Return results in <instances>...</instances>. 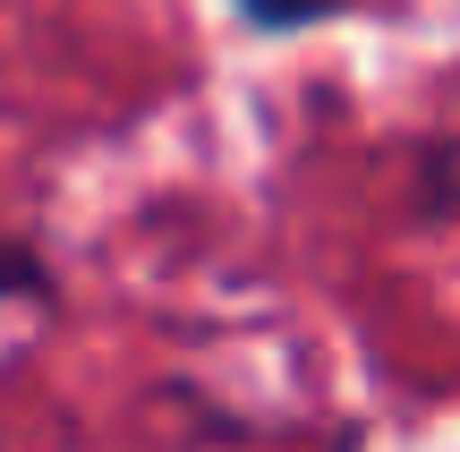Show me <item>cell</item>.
I'll use <instances>...</instances> for the list:
<instances>
[{"label": "cell", "instance_id": "cell-1", "mask_svg": "<svg viewBox=\"0 0 460 452\" xmlns=\"http://www.w3.org/2000/svg\"><path fill=\"white\" fill-rule=\"evenodd\" d=\"M410 222L418 231L460 222V137H427L410 154Z\"/></svg>", "mask_w": 460, "mask_h": 452}, {"label": "cell", "instance_id": "cell-2", "mask_svg": "<svg viewBox=\"0 0 460 452\" xmlns=\"http://www.w3.org/2000/svg\"><path fill=\"white\" fill-rule=\"evenodd\" d=\"M222 9L239 17V34H256V43H298V34L341 26L358 0H222Z\"/></svg>", "mask_w": 460, "mask_h": 452}, {"label": "cell", "instance_id": "cell-3", "mask_svg": "<svg viewBox=\"0 0 460 452\" xmlns=\"http://www.w3.org/2000/svg\"><path fill=\"white\" fill-rule=\"evenodd\" d=\"M51 299H60L51 256L26 248V239H0V307H51Z\"/></svg>", "mask_w": 460, "mask_h": 452}]
</instances>
